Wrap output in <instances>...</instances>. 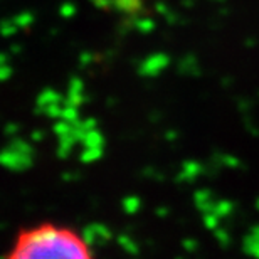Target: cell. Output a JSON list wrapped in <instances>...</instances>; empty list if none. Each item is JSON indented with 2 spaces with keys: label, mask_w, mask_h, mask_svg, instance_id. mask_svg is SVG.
Segmentation results:
<instances>
[{
  "label": "cell",
  "mask_w": 259,
  "mask_h": 259,
  "mask_svg": "<svg viewBox=\"0 0 259 259\" xmlns=\"http://www.w3.org/2000/svg\"><path fill=\"white\" fill-rule=\"evenodd\" d=\"M5 259H95V252L71 226L40 222L19 231Z\"/></svg>",
  "instance_id": "obj_1"
},
{
  "label": "cell",
  "mask_w": 259,
  "mask_h": 259,
  "mask_svg": "<svg viewBox=\"0 0 259 259\" xmlns=\"http://www.w3.org/2000/svg\"><path fill=\"white\" fill-rule=\"evenodd\" d=\"M96 7L100 9H111L115 7L123 14L128 15H135L140 12L142 9V2L143 0H91Z\"/></svg>",
  "instance_id": "obj_2"
},
{
  "label": "cell",
  "mask_w": 259,
  "mask_h": 259,
  "mask_svg": "<svg viewBox=\"0 0 259 259\" xmlns=\"http://www.w3.org/2000/svg\"><path fill=\"white\" fill-rule=\"evenodd\" d=\"M61 12H63V15H66V17H69V15L74 14V7H71V5H64V7L61 9Z\"/></svg>",
  "instance_id": "obj_3"
}]
</instances>
